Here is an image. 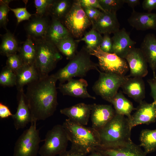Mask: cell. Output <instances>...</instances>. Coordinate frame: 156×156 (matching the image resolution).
<instances>
[{
    "mask_svg": "<svg viewBox=\"0 0 156 156\" xmlns=\"http://www.w3.org/2000/svg\"><path fill=\"white\" fill-rule=\"evenodd\" d=\"M57 81L53 74L39 78L27 86L24 95L30 110L32 121L45 120L53 116L56 110Z\"/></svg>",
    "mask_w": 156,
    "mask_h": 156,
    "instance_id": "6da1fadb",
    "label": "cell"
},
{
    "mask_svg": "<svg viewBox=\"0 0 156 156\" xmlns=\"http://www.w3.org/2000/svg\"><path fill=\"white\" fill-rule=\"evenodd\" d=\"M72 147L89 154L100 145L98 131L66 119L62 125Z\"/></svg>",
    "mask_w": 156,
    "mask_h": 156,
    "instance_id": "7a4b0ae2",
    "label": "cell"
},
{
    "mask_svg": "<svg viewBox=\"0 0 156 156\" xmlns=\"http://www.w3.org/2000/svg\"><path fill=\"white\" fill-rule=\"evenodd\" d=\"M131 130L128 118L116 114L110 121L98 131L100 139L99 146L112 147L131 142Z\"/></svg>",
    "mask_w": 156,
    "mask_h": 156,
    "instance_id": "3957f363",
    "label": "cell"
},
{
    "mask_svg": "<svg viewBox=\"0 0 156 156\" xmlns=\"http://www.w3.org/2000/svg\"><path fill=\"white\" fill-rule=\"evenodd\" d=\"M90 55L85 47L77 52L63 68L54 74L60 83H64L75 77H83L91 70L99 72L98 65L91 59Z\"/></svg>",
    "mask_w": 156,
    "mask_h": 156,
    "instance_id": "277c9868",
    "label": "cell"
},
{
    "mask_svg": "<svg viewBox=\"0 0 156 156\" xmlns=\"http://www.w3.org/2000/svg\"><path fill=\"white\" fill-rule=\"evenodd\" d=\"M37 48L35 65L40 78L45 77L55 68L57 62L62 59L56 46L44 38L36 39Z\"/></svg>",
    "mask_w": 156,
    "mask_h": 156,
    "instance_id": "5b68a950",
    "label": "cell"
},
{
    "mask_svg": "<svg viewBox=\"0 0 156 156\" xmlns=\"http://www.w3.org/2000/svg\"><path fill=\"white\" fill-rule=\"evenodd\" d=\"M64 25L74 38L79 39L92 24L79 0L73 1L69 11L63 19Z\"/></svg>",
    "mask_w": 156,
    "mask_h": 156,
    "instance_id": "8992f818",
    "label": "cell"
},
{
    "mask_svg": "<svg viewBox=\"0 0 156 156\" xmlns=\"http://www.w3.org/2000/svg\"><path fill=\"white\" fill-rule=\"evenodd\" d=\"M38 154L41 156H56L66 151L69 141L62 125L54 126L46 133Z\"/></svg>",
    "mask_w": 156,
    "mask_h": 156,
    "instance_id": "52a82bcc",
    "label": "cell"
},
{
    "mask_svg": "<svg viewBox=\"0 0 156 156\" xmlns=\"http://www.w3.org/2000/svg\"><path fill=\"white\" fill-rule=\"evenodd\" d=\"M98 72L99 77L92 87L93 90L96 94L109 102L129 77L100 70Z\"/></svg>",
    "mask_w": 156,
    "mask_h": 156,
    "instance_id": "ba28073f",
    "label": "cell"
},
{
    "mask_svg": "<svg viewBox=\"0 0 156 156\" xmlns=\"http://www.w3.org/2000/svg\"><path fill=\"white\" fill-rule=\"evenodd\" d=\"M91 55L96 57L98 66L101 71L125 76L129 70L127 63L125 59L113 53L103 51L100 46L89 52Z\"/></svg>",
    "mask_w": 156,
    "mask_h": 156,
    "instance_id": "9c48e42d",
    "label": "cell"
},
{
    "mask_svg": "<svg viewBox=\"0 0 156 156\" xmlns=\"http://www.w3.org/2000/svg\"><path fill=\"white\" fill-rule=\"evenodd\" d=\"M139 104L135 113L128 118L131 129L138 125H148L156 121V101L148 103L142 101Z\"/></svg>",
    "mask_w": 156,
    "mask_h": 156,
    "instance_id": "30bf717a",
    "label": "cell"
},
{
    "mask_svg": "<svg viewBox=\"0 0 156 156\" xmlns=\"http://www.w3.org/2000/svg\"><path fill=\"white\" fill-rule=\"evenodd\" d=\"M130 70L129 77L143 78L148 73L147 62L140 48L134 47L125 59Z\"/></svg>",
    "mask_w": 156,
    "mask_h": 156,
    "instance_id": "8fae6325",
    "label": "cell"
},
{
    "mask_svg": "<svg viewBox=\"0 0 156 156\" xmlns=\"http://www.w3.org/2000/svg\"><path fill=\"white\" fill-rule=\"evenodd\" d=\"M88 84L83 78L79 79H71L66 83H60L57 88L64 95H68L81 98H90L95 99L96 98L91 95L87 90Z\"/></svg>",
    "mask_w": 156,
    "mask_h": 156,
    "instance_id": "7c38bea8",
    "label": "cell"
},
{
    "mask_svg": "<svg viewBox=\"0 0 156 156\" xmlns=\"http://www.w3.org/2000/svg\"><path fill=\"white\" fill-rule=\"evenodd\" d=\"M115 114V110L111 105L92 104L90 115L92 127L99 131L110 121Z\"/></svg>",
    "mask_w": 156,
    "mask_h": 156,
    "instance_id": "4fadbf2b",
    "label": "cell"
},
{
    "mask_svg": "<svg viewBox=\"0 0 156 156\" xmlns=\"http://www.w3.org/2000/svg\"><path fill=\"white\" fill-rule=\"evenodd\" d=\"M92 104L80 103L60 110V113L71 121L83 125L88 124L91 115Z\"/></svg>",
    "mask_w": 156,
    "mask_h": 156,
    "instance_id": "5bb4252c",
    "label": "cell"
},
{
    "mask_svg": "<svg viewBox=\"0 0 156 156\" xmlns=\"http://www.w3.org/2000/svg\"><path fill=\"white\" fill-rule=\"evenodd\" d=\"M112 38V53L124 59L136 44L124 28L114 34Z\"/></svg>",
    "mask_w": 156,
    "mask_h": 156,
    "instance_id": "9a60e30c",
    "label": "cell"
},
{
    "mask_svg": "<svg viewBox=\"0 0 156 156\" xmlns=\"http://www.w3.org/2000/svg\"><path fill=\"white\" fill-rule=\"evenodd\" d=\"M104 156H146V154L139 145L132 141L117 146L109 147L98 146L95 149Z\"/></svg>",
    "mask_w": 156,
    "mask_h": 156,
    "instance_id": "2e32d148",
    "label": "cell"
},
{
    "mask_svg": "<svg viewBox=\"0 0 156 156\" xmlns=\"http://www.w3.org/2000/svg\"><path fill=\"white\" fill-rule=\"evenodd\" d=\"M92 28L101 34H113L120 29L116 12H102L98 19L92 23Z\"/></svg>",
    "mask_w": 156,
    "mask_h": 156,
    "instance_id": "e0dca14e",
    "label": "cell"
},
{
    "mask_svg": "<svg viewBox=\"0 0 156 156\" xmlns=\"http://www.w3.org/2000/svg\"><path fill=\"white\" fill-rule=\"evenodd\" d=\"M127 21L131 27L138 30H156V13L139 12L133 9Z\"/></svg>",
    "mask_w": 156,
    "mask_h": 156,
    "instance_id": "ac0fdd59",
    "label": "cell"
},
{
    "mask_svg": "<svg viewBox=\"0 0 156 156\" xmlns=\"http://www.w3.org/2000/svg\"><path fill=\"white\" fill-rule=\"evenodd\" d=\"M18 92L17 111L11 116L14 127L16 130L25 128L32 121L30 110L25 100L24 90Z\"/></svg>",
    "mask_w": 156,
    "mask_h": 156,
    "instance_id": "d6986e66",
    "label": "cell"
},
{
    "mask_svg": "<svg viewBox=\"0 0 156 156\" xmlns=\"http://www.w3.org/2000/svg\"><path fill=\"white\" fill-rule=\"evenodd\" d=\"M121 88L124 93L139 103L145 97V86L142 78L129 77Z\"/></svg>",
    "mask_w": 156,
    "mask_h": 156,
    "instance_id": "ffe728a7",
    "label": "cell"
},
{
    "mask_svg": "<svg viewBox=\"0 0 156 156\" xmlns=\"http://www.w3.org/2000/svg\"><path fill=\"white\" fill-rule=\"evenodd\" d=\"M156 77V36L149 33L145 36L140 48Z\"/></svg>",
    "mask_w": 156,
    "mask_h": 156,
    "instance_id": "44dd1931",
    "label": "cell"
},
{
    "mask_svg": "<svg viewBox=\"0 0 156 156\" xmlns=\"http://www.w3.org/2000/svg\"><path fill=\"white\" fill-rule=\"evenodd\" d=\"M16 87L18 92L23 90V88L40 78L38 72L35 64H23L16 73Z\"/></svg>",
    "mask_w": 156,
    "mask_h": 156,
    "instance_id": "7402d4cb",
    "label": "cell"
},
{
    "mask_svg": "<svg viewBox=\"0 0 156 156\" xmlns=\"http://www.w3.org/2000/svg\"><path fill=\"white\" fill-rule=\"evenodd\" d=\"M35 16L26 25L27 33L28 36L35 39L44 38L50 22L44 16Z\"/></svg>",
    "mask_w": 156,
    "mask_h": 156,
    "instance_id": "603a6c76",
    "label": "cell"
},
{
    "mask_svg": "<svg viewBox=\"0 0 156 156\" xmlns=\"http://www.w3.org/2000/svg\"><path fill=\"white\" fill-rule=\"evenodd\" d=\"M70 35L61 21L52 18L44 38L56 45L60 41Z\"/></svg>",
    "mask_w": 156,
    "mask_h": 156,
    "instance_id": "cb8c5ba5",
    "label": "cell"
},
{
    "mask_svg": "<svg viewBox=\"0 0 156 156\" xmlns=\"http://www.w3.org/2000/svg\"><path fill=\"white\" fill-rule=\"evenodd\" d=\"M37 48L35 39L28 36L27 38L19 47L18 54L24 64H35Z\"/></svg>",
    "mask_w": 156,
    "mask_h": 156,
    "instance_id": "d4e9b609",
    "label": "cell"
},
{
    "mask_svg": "<svg viewBox=\"0 0 156 156\" xmlns=\"http://www.w3.org/2000/svg\"><path fill=\"white\" fill-rule=\"evenodd\" d=\"M114 106L116 114L130 118L131 112L135 110L132 103L124 96L121 91L118 92L109 102Z\"/></svg>",
    "mask_w": 156,
    "mask_h": 156,
    "instance_id": "484cf974",
    "label": "cell"
},
{
    "mask_svg": "<svg viewBox=\"0 0 156 156\" xmlns=\"http://www.w3.org/2000/svg\"><path fill=\"white\" fill-rule=\"evenodd\" d=\"M19 47L18 42L14 35L7 31L2 36L1 42L0 46L1 55L8 56L17 53Z\"/></svg>",
    "mask_w": 156,
    "mask_h": 156,
    "instance_id": "4316f807",
    "label": "cell"
},
{
    "mask_svg": "<svg viewBox=\"0 0 156 156\" xmlns=\"http://www.w3.org/2000/svg\"><path fill=\"white\" fill-rule=\"evenodd\" d=\"M140 146L143 147L145 153L153 152L156 150V129L142 130L140 136Z\"/></svg>",
    "mask_w": 156,
    "mask_h": 156,
    "instance_id": "83f0119b",
    "label": "cell"
},
{
    "mask_svg": "<svg viewBox=\"0 0 156 156\" xmlns=\"http://www.w3.org/2000/svg\"><path fill=\"white\" fill-rule=\"evenodd\" d=\"M72 3L69 0H54L48 13L52 16V18L61 21L64 19L69 11Z\"/></svg>",
    "mask_w": 156,
    "mask_h": 156,
    "instance_id": "f1b7e54d",
    "label": "cell"
},
{
    "mask_svg": "<svg viewBox=\"0 0 156 156\" xmlns=\"http://www.w3.org/2000/svg\"><path fill=\"white\" fill-rule=\"evenodd\" d=\"M77 43L71 35L62 40L56 46L60 52L67 60L72 59L77 53Z\"/></svg>",
    "mask_w": 156,
    "mask_h": 156,
    "instance_id": "f546056e",
    "label": "cell"
},
{
    "mask_svg": "<svg viewBox=\"0 0 156 156\" xmlns=\"http://www.w3.org/2000/svg\"><path fill=\"white\" fill-rule=\"evenodd\" d=\"M101 34L92 28L86 32L83 36L79 39L76 40L77 42H85V48L89 52L100 46L102 39Z\"/></svg>",
    "mask_w": 156,
    "mask_h": 156,
    "instance_id": "4dcf8cb0",
    "label": "cell"
},
{
    "mask_svg": "<svg viewBox=\"0 0 156 156\" xmlns=\"http://www.w3.org/2000/svg\"><path fill=\"white\" fill-rule=\"evenodd\" d=\"M41 141L38 134L31 142L16 149H14L13 156H36L40 149Z\"/></svg>",
    "mask_w": 156,
    "mask_h": 156,
    "instance_id": "1f68e13d",
    "label": "cell"
},
{
    "mask_svg": "<svg viewBox=\"0 0 156 156\" xmlns=\"http://www.w3.org/2000/svg\"><path fill=\"white\" fill-rule=\"evenodd\" d=\"M16 73L5 66L0 73V84L4 87H12L16 86Z\"/></svg>",
    "mask_w": 156,
    "mask_h": 156,
    "instance_id": "d6a6232c",
    "label": "cell"
},
{
    "mask_svg": "<svg viewBox=\"0 0 156 156\" xmlns=\"http://www.w3.org/2000/svg\"><path fill=\"white\" fill-rule=\"evenodd\" d=\"M98 0L105 12H116L125 3L123 0Z\"/></svg>",
    "mask_w": 156,
    "mask_h": 156,
    "instance_id": "836d02e7",
    "label": "cell"
},
{
    "mask_svg": "<svg viewBox=\"0 0 156 156\" xmlns=\"http://www.w3.org/2000/svg\"><path fill=\"white\" fill-rule=\"evenodd\" d=\"M53 0H35L34 3L36 12L35 15L43 17L47 12L53 1Z\"/></svg>",
    "mask_w": 156,
    "mask_h": 156,
    "instance_id": "e575fe53",
    "label": "cell"
},
{
    "mask_svg": "<svg viewBox=\"0 0 156 156\" xmlns=\"http://www.w3.org/2000/svg\"><path fill=\"white\" fill-rule=\"evenodd\" d=\"M11 0H1L0 4V27H3L7 30L6 28L8 21V14L10 10L9 6V3Z\"/></svg>",
    "mask_w": 156,
    "mask_h": 156,
    "instance_id": "d590c367",
    "label": "cell"
},
{
    "mask_svg": "<svg viewBox=\"0 0 156 156\" xmlns=\"http://www.w3.org/2000/svg\"><path fill=\"white\" fill-rule=\"evenodd\" d=\"M7 57L6 66L15 73L24 64L18 53L10 55Z\"/></svg>",
    "mask_w": 156,
    "mask_h": 156,
    "instance_id": "8d00e7d4",
    "label": "cell"
},
{
    "mask_svg": "<svg viewBox=\"0 0 156 156\" xmlns=\"http://www.w3.org/2000/svg\"><path fill=\"white\" fill-rule=\"evenodd\" d=\"M10 8L13 12L17 19V25L24 21L29 20L32 15L28 12L26 8Z\"/></svg>",
    "mask_w": 156,
    "mask_h": 156,
    "instance_id": "74e56055",
    "label": "cell"
},
{
    "mask_svg": "<svg viewBox=\"0 0 156 156\" xmlns=\"http://www.w3.org/2000/svg\"><path fill=\"white\" fill-rule=\"evenodd\" d=\"M100 47L105 52L112 53V41L109 34L104 35Z\"/></svg>",
    "mask_w": 156,
    "mask_h": 156,
    "instance_id": "f35d334b",
    "label": "cell"
},
{
    "mask_svg": "<svg viewBox=\"0 0 156 156\" xmlns=\"http://www.w3.org/2000/svg\"><path fill=\"white\" fill-rule=\"evenodd\" d=\"M83 9L92 24L98 19L102 12L98 9L94 8L88 7Z\"/></svg>",
    "mask_w": 156,
    "mask_h": 156,
    "instance_id": "ab89813d",
    "label": "cell"
},
{
    "mask_svg": "<svg viewBox=\"0 0 156 156\" xmlns=\"http://www.w3.org/2000/svg\"><path fill=\"white\" fill-rule=\"evenodd\" d=\"M83 8L91 7L99 9L105 12L100 5L98 0H79Z\"/></svg>",
    "mask_w": 156,
    "mask_h": 156,
    "instance_id": "60d3db41",
    "label": "cell"
},
{
    "mask_svg": "<svg viewBox=\"0 0 156 156\" xmlns=\"http://www.w3.org/2000/svg\"><path fill=\"white\" fill-rule=\"evenodd\" d=\"M87 154L76 148L71 147L70 149L56 156H86Z\"/></svg>",
    "mask_w": 156,
    "mask_h": 156,
    "instance_id": "b9f144b4",
    "label": "cell"
},
{
    "mask_svg": "<svg viewBox=\"0 0 156 156\" xmlns=\"http://www.w3.org/2000/svg\"><path fill=\"white\" fill-rule=\"evenodd\" d=\"M142 5L144 10L151 12L153 10H156V0H144Z\"/></svg>",
    "mask_w": 156,
    "mask_h": 156,
    "instance_id": "7bdbcfd3",
    "label": "cell"
},
{
    "mask_svg": "<svg viewBox=\"0 0 156 156\" xmlns=\"http://www.w3.org/2000/svg\"><path fill=\"white\" fill-rule=\"evenodd\" d=\"M12 114L8 107L6 105L0 103V118L1 119L8 118L12 116Z\"/></svg>",
    "mask_w": 156,
    "mask_h": 156,
    "instance_id": "ee69618b",
    "label": "cell"
},
{
    "mask_svg": "<svg viewBox=\"0 0 156 156\" xmlns=\"http://www.w3.org/2000/svg\"><path fill=\"white\" fill-rule=\"evenodd\" d=\"M151 89V95L154 101H156V77L147 80Z\"/></svg>",
    "mask_w": 156,
    "mask_h": 156,
    "instance_id": "f6af8a7d",
    "label": "cell"
},
{
    "mask_svg": "<svg viewBox=\"0 0 156 156\" xmlns=\"http://www.w3.org/2000/svg\"><path fill=\"white\" fill-rule=\"evenodd\" d=\"M124 3H127L129 6L134 9L135 7L140 4L139 0H123Z\"/></svg>",
    "mask_w": 156,
    "mask_h": 156,
    "instance_id": "bcb514c9",
    "label": "cell"
},
{
    "mask_svg": "<svg viewBox=\"0 0 156 156\" xmlns=\"http://www.w3.org/2000/svg\"><path fill=\"white\" fill-rule=\"evenodd\" d=\"M89 154V155L88 156H104L100 152L96 149Z\"/></svg>",
    "mask_w": 156,
    "mask_h": 156,
    "instance_id": "7dc6e473",
    "label": "cell"
}]
</instances>
